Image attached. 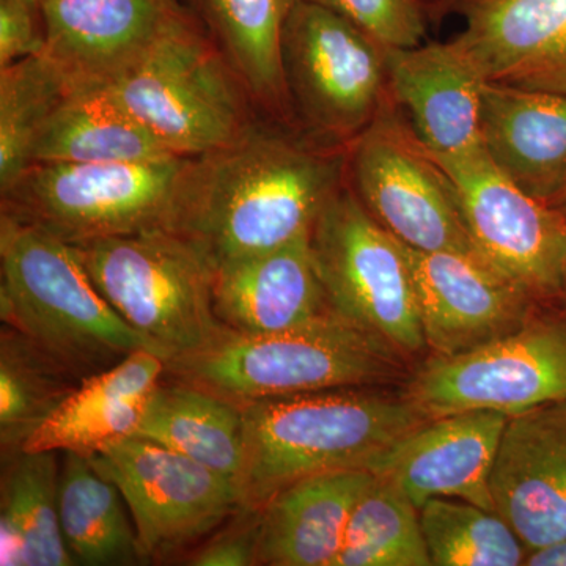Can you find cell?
Instances as JSON below:
<instances>
[{
	"mask_svg": "<svg viewBox=\"0 0 566 566\" xmlns=\"http://www.w3.org/2000/svg\"><path fill=\"white\" fill-rule=\"evenodd\" d=\"M82 381L20 331L0 335V447L20 452Z\"/></svg>",
	"mask_w": 566,
	"mask_h": 566,
	"instance_id": "obj_29",
	"label": "cell"
},
{
	"mask_svg": "<svg viewBox=\"0 0 566 566\" xmlns=\"http://www.w3.org/2000/svg\"><path fill=\"white\" fill-rule=\"evenodd\" d=\"M419 513L431 565L517 566L526 560V546L495 512L461 499L433 497Z\"/></svg>",
	"mask_w": 566,
	"mask_h": 566,
	"instance_id": "obj_32",
	"label": "cell"
},
{
	"mask_svg": "<svg viewBox=\"0 0 566 566\" xmlns=\"http://www.w3.org/2000/svg\"><path fill=\"white\" fill-rule=\"evenodd\" d=\"M312 251L335 314L378 335L401 356L427 348L405 245L340 189L311 230Z\"/></svg>",
	"mask_w": 566,
	"mask_h": 566,
	"instance_id": "obj_9",
	"label": "cell"
},
{
	"mask_svg": "<svg viewBox=\"0 0 566 566\" xmlns=\"http://www.w3.org/2000/svg\"><path fill=\"white\" fill-rule=\"evenodd\" d=\"M352 22L386 50H409L427 39V0H307Z\"/></svg>",
	"mask_w": 566,
	"mask_h": 566,
	"instance_id": "obj_33",
	"label": "cell"
},
{
	"mask_svg": "<svg viewBox=\"0 0 566 566\" xmlns=\"http://www.w3.org/2000/svg\"><path fill=\"white\" fill-rule=\"evenodd\" d=\"M553 207H556L558 210L566 212V189L560 193V197H558L556 202H554Z\"/></svg>",
	"mask_w": 566,
	"mask_h": 566,
	"instance_id": "obj_39",
	"label": "cell"
},
{
	"mask_svg": "<svg viewBox=\"0 0 566 566\" xmlns=\"http://www.w3.org/2000/svg\"><path fill=\"white\" fill-rule=\"evenodd\" d=\"M59 452H25L2 458L0 565H76L59 517Z\"/></svg>",
	"mask_w": 566,
	"mask_h": 566,
	"instance_id": "obj_26",
	"label": "cell"
},
{
	"mask_svg": "<svg viewBox=\"0 0 566 566\" xmlns=\"http://www.w3.org/2000/svg\"><path fill=\"white\" fill-rule=\"evenodd\" d=\"M260 506H244L189 558L196 566L259 565Z\"/></svg>",
	"mask_w": 566,
	"mask_h": 566,
	"instance_id": "obj_34",
	"label": "cell"
},
{
	"mask_svg": "<svg viewBox=\"0 0 566 566\" xmlns=\"http://www.w3.org/2000/svg\"><path fill=\"white\" fill-rule=\"evenodd\" d=\"M212 300L223 326L240 334L296 329L334 312L316 270L311 232L216 270Z\"/></svg>",
	"mask_w": 566,
	"mask_h": 566,
	"instance_id": "obj_20",
	"label": "cell"
},
{
	"mask_svg": "<svg viewBox=\"0 0 566 566\" xmlns=\"http://www.w3.org/2000/svg\"><path fill=\"white\" fill-rule=\"evenodd\" d=\"M346 156L251 125L223 147L185 159L167 230L212 271L281 248L311 232L344 188Z\"/></svg>",
	"mask_w": 566,
	"mask_h": 566,
	"instance_id": "obj_1",
	"label": "cell"
},
{
	"mask_svg": "<svg viewBox=\"0 0 566 566\" xmlns=\"http://www.w3.org/2000/svg\"><path fill=\"white\" fill-rule=\"evenodd\" d=\"M290 111L316 139H357L392 102L387 50L333 11L296 0L283 22Z\"/></svg>",
	"mask_w": 566,
	"mask_h": 566,
	"instance_id": "obj_8",
	"label": "cell"
},
{
	"mask_svg": "<svg viewBox=\"0 0 566 566\" xmlns=\"http://www.w3.org/2000/svg\"><path fill=\"white\" fill-rule=\"evenodd\" d=\"M41 54L71 92L102 91L151 50L188 7L174 0H40Z\"/></svg>",
	"mask_w": 566,
	"mask_h": 566,
	"instance_id": "obj_14",
	"label": "cell"
},
{
	"mask_svg": "<svg viewBox=\"0 0 566 566\" xmlns=\"http://www.w3.org/2000/svg\"><path fill=\"white\" fill-rule=\"evenodd\" d=\"M185 159L31 164L2 191V212L69 244L167 230Z\"/></svg>",
	"mask_w": 566,
	"mask_h": 566,
	"instance_id": "obj_7",
	"label": "cell"
},
{
	"mask_svg": "<svg viewBox=\"0 0 566 566\" xmlns=\"http://www.w3.org/2000/svg\"><path fill=\"white\" fill-rule=\"evenodd\" d=\"M524 565L528 566H566V536L551 545L528 551Z\"/></svg>",
	"mask_w": 566,
	"mask_h": 566,
	"instance_id": "obj_36",
	"label": "cell"
},
{
	"mask_svg": "<svg viewBox=\"0 0 566 566\" xmlns=\"http://www.w3.org/2000/svg\"><path fill=\"white\" fill-rule=\"evenodd\" d=\"M488 158L528 196L554 205L566 189V95L483 84Z\"/></svg>",
	"mask_w": 566,
	"mask_h": 566,
	"instance_id": "obj_21",
	"label": "cell"
},
{
	"mask_svg": "<svg viewBox=\"0 0 566 566\" xmlns=\"http://www.w3.org/2000/svg\"><path fill=\"white\" fill-rule=\"evenodd\" d=\"M70 93L43 54L0 69V191L31 166L33 142Z\"/></svg>",
	"mask_w": 566,
	"mask_h": 566,
	"instance_id": "obj_31",
	"label": "cell"
},
{
	"mask_svg": "<svg viewBox=\"0 0 566 566\" xmlns=\"http://www.w3.org/2000/svg\"><path fill=\"white\" fill-rule=\"evenodd\" d=\"M174 2L188 7V9L196 10L197 13L200 11V0H174Z\"/></svg>",
	"mask_w": 566,
	"mask_h": 566,
	"instance_id": "obj_38",
	"label": "cell"
},
{
	"mask_svg": "<svg viewBox=\"0 0 566 566\" xmlns=\"http://www.w3.org/2000/svg\"><path fill=\"white\" fill-rule=\"evenodd\" d=\"M506 420L495 411L436 417L376 457L367 471L417 509L433 497H457L495 512L490 476Z\"/></svg>",
	"mask_w": 566,
	"mask_h": 566,
	"instance_id": "obj_16",
	"label": "cell"
},
{
	"mask_svg": "<svg viewBox=\"0 0 566 566\" xmlns=\"http://www.w3.org/2000/svg\"><path fill=\"white\" fill-rule=\"evenodd\" d=\"M442 167L476 255L532 296L564 290L566 212L528 196L486 151L433 158Z\"/></svg>",
	"mask_w": 566,
	"mask_h": 566,
	"instance_id": "obj_13",
	"label": "cell"
},
{
	"mask_svg": "<svg viewBox=\"0 0 566 566\" xmlns=\"http://www.w3.org/2000/svg\"><path fill=\"white\" fill-rule=\"evenodd\" d=\"M134 436L191 458L237 485L240 482L243 406L229 398L178 379L161 381L148 398Z\"/></svg>",
	"mask_w": 566,
	"mask_h": 566,
	"instance_id": "obj_24",
	"label": "cell"
},
{
	"mask_svg": "<svg viewBox=\"0 0 566 566\" xmlns=\"http://www.w3.org/2000/svg\"><path fill=\"white\" fill-rule=\"evenodd\" d=\"M405 251L424 342L436 356L471 352L527 323L534 296L479 255Z\"/></svg>",
	"mask_w": 566,
	"mask_h": 566,
	"instance_id": "obj_15",
	"label": "cell"
},
{
	"mask_svg": "<svg viewBox=\"0 0 566 566\" xmlns=\"http://www.w3.org/2000/svg\"><path fill=\"white\" fill-rule=\"evenodd\" d=\"M88 457L125 499L142 562L180 553L244 509L232 480L137 436Z\"/></svg>",
	"mask_w": 566,
	"mask_h": 566,
	"instance_id": "obj_11",
	"label": "cell"
},
{
	"mask_svg": "<svg viewBox=\"0 0 566 566\" xmlns=\"http://www.w3.org/2000/svg\"><path fill=\"white\" fill-rule=\"evenodd\" d=\"M449 13L483 80L566 95V0H457Z\"/></svg>",
	"mask_w": 566,
	"mask_h": 566,
	"instance_id": "obj_18",
	"label": "cell"
},
{
	"mask_svg": "<svg viewBox=\"0 0 566 566\" xmlns=\"http://www.w3.org/2000/svg\"><path fill=\"white\" fill-rule=\"evenodd\" d=\"M431 417L495 411L512 417L566 400V326L526 323L453 356H434L406 392Z\"/></svg>",
	"mask_w": 566,
	"mask_h": 566,
	"instance_id": "obj_12",
	"label": "cell"
},
{
	"mask_svg": "<svg viewBox=\"0 0 566 566\" xmlns=\"http://www.w3.org/2000/svg\"><path fill=\"white\" fill-rule=\"evenodd\" d=\"M0 318L80 381L137 352L167 354L129 326L102 293L73 245L33 223L0 216Z\"/></svg>",
	"mask_w": 566,
	"mask_h": 566,
	"instance_id": "obj_3",
	"label": "cell"
},
{
	"mask_svg": "<svg viewBox=\"0 0 566 566\" xmlns=\"http://www.w3.org/2000/svg\"><path fill=\"white\" fill-rule=\"evenodd\" d=\"M243 406L244 506H262L304 476L367 469L431 417L415 400L342 387L260 398Z\"/></svg>",
	"mask_w": 566,
	"mask_h": 566,
	"instance_id": "obj_2",
	"label": "cell"
},
{
	"mask_svg": "<svg viewBox=\"0 0 566 566\" xmlns=\"http://www.w3.org/2000/svg\"><path fill=\"white\" fill-rule=\"evenodd\" d=\"M296 0H200V13L245 91L266 109L292 114L281 69L283 22Z\"/></svg>",
	"mask_w": 566,
	"mask_h": 566,
	"instance_id": "obj_28",
	"label": "cell"
},
{
	"mask_svg": "<svg viewBox=\"0 0 566 566\" xmlns=\"http://www.w3.org/2000/svg\"><path fill=\"white\" fill-rule=\"evenodd\" d=\"M40 0H0V69L44 51Z\"/></svg>",
	"mask_w": 566,
	"mask_h": 566,
	"instance_id": "obj_35",
	"label": "cell"
},
{
	"mask_svg": "<svg viewBox=\"0 0 566 566\" xmlns=\"http://www.w3.org/2000/svg\"><path fill=\"white\" fill-rule=\"evenodd\" d=\"M240 84L205 35L197 11H188L128 73L102 91L170 151L188 158L223 147L252 125Z\"/></svg>",
	"mask_w": 566,
	"mask_h": 566,
	"instance_id": "obj_6",
	"label": "cell"
},
{
	"mask_svg": "<svg viewBox=\"0 0 566 566\" xmlns=\"http://www.w3.org/2000/svg\"><path fill=\"white\" fill-rule=\"evenodd\" d=\"M106 91L71 92L44 123L31 164L153 163L177 158Z\"/></svg>",
	"mask_w": 566,
	"mask_h": 566,
	"instance_id": "obj_25",
	"label": "cell"
},
{
	"mask_svg": "<svg viewBox=\"0 0 566 566\" xmlns=\"http://www.w3.org/2000/svg\"><path fill=\"white\" fill-rule=\"evenodd\" d=\"M349 188L400 243L423 252L476 255L455 191L392 102L346 151Z\"/></svg>",
	"mask_w": 566,
	"mask_h": 566,
	"instance_id": "obj_10",
	"label": "cell"
},
{
	"mask_svg": "<svg viewBox=\"0 0 566 566\" xmlns=\"http://www.w3.org/2000/svg\"><path fill=\"white\" fill-rule=\"evenodd\" d=\"M457 0H431L430 2V11L431 18H441L444 14L449 13L450 7L455 3Z\"/></svg>",
	"mask_w": 566,
	"mask_h": 566,
	"instance_id": "obj_37",
	"label": "cell"
},
{
	"mask_svg": "<svg viewBox=\"0 0 566 566\" xmlns=\"http://www.w3.org/2000/svg\"><path fill=\"white\" fill-rule=\"evenodd\" d=\"M564 290L566 292V266H565V277H564Z\"/></svg>",
	"mask_w": 566,
	"mask_h": 566,
	"instance_id": "obj_40",
	"label": "cell"
},
{
	"mask_svg": "<svg viewBox=\"0 0 566 566\" xmlns=\"http://www.w3.org/2000/svg\"><path fill=\"white\" fill-rule=\"evenodd\" d=\"M490 490L528 551L566 536V400L509 417Z\"/></svg>",
	"mask_w": 566,
	"mask_h": 566,
	"instance_id": "obj_17",
	"label": "cell"
},
{
	"mask_svg": "<svg viewBox=\"0 0 566 566\" xmlns=\"http://www.w3.org/2000/svg\"><path fill=\"white\" fill-rule=\"evenodd\" d=\"M118 488L99 474L91 457L65 452L59 486V517L71 557L81 565L142 562L136 528Z\"/></svg>",
	"mask_w": 566,
	"mask_h": 566,
	"instance_id": "obj_27",
	"label": "cell"
},
{
	"mask_svg": "<svg viewBox=\"0 0 566 566\" xmlns=\"http://www.w3.org/2000/svg\"><path fill=\"white\" fill-rule=\"evenodd\" d=\"M401 354L340 315L296 329L240 334L226 329L199 352L167 360L166 374L238 405L342 387H371L403 376Z\"/></svg>",
	"mask_w": 566,
	"mask_h": 566,
	"instance_id": "obj_4",
	"label": "cell"
},
{
	"mask_svg": "<svg viewBox=\"0 0 566 566\" xmlns=\"http://www.w3.org/2000/svg\"><path fill=\"white\" fill-rule=\"evenodd\" d=\"M166 365L158 354L137 352L84 379L21 450L92 455L132 438L148 398L166 375Z\"/></svg>",
	"mask_w": 566,
	"mask_h": 566,
	"instance_id": "obj_23",
	"label": "cell"
},
{
	"mask_svg": "<svg viewBox=\"0 0 566 566\" xmlns=\"http://www.w3.org/2000/svg\"><path fill=\"white\" fill-rule=\"evenodd\" d=\"M387 81L390 99L433 158L485 150L480 118L485 80L455 41L387 50Z\"/></svg>",
	"mask_w": 566,
	"mask_h": 566,
	"instance_id": "obj_19",
	"label": "cell"
},
{
	"mask_svg": "<svg viewBox=\"0 0 566 566\" xmlns=\"http://www.w3.org/2000/svg\"><path fill=\"white\" fill-rule=\"evenodd\" d=\"M419 509L386 480L360 495L334 566H430Z\"/></svg>",
	"mask_w": 566,
	"mask_h": 566,
	"instance_id": "obj_30",
	"label": "cell"
},
{
	"mask_svg": "<svg viewBox=\"0 0 566 566\" xmlns=\"http://www.w3.org/2000/svg\"><path fill=\"white\" fill-rule=\"evenodd\" d=\"M98 292L167 360L226 333L214 311V271L188 241L158 229L71 244Z\"/></svg>",
	"mask_w": 566,
	"mask_h": 566,
	"instance_id": "obj_5",
	"label": "cell"
},
{
	"mask_svg": "<svg viewBox=\"0 0 566 566\" xmlns=\"http://www.w3.org/2000/svg\"><path fill=\"white\" fill-rule=\"evenodd\" d=\"M375 482L367 469L304 476L260 506L259 565L334 566L349 517Z\"/></svg>",
	"mask_w": 566,
	"mask_h": 566,
	"instance_id": "obj_22",
	"label": "cell"
}]
</instances>
